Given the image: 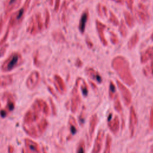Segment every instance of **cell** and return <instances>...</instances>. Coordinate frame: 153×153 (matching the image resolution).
<instances>
[{
    "label": "cell",
    "instance_id": "5bb4252c",
    "mask_svg": "<svg viewBox=\"0 0 153 153\" xmlns=\"http://www.w3.org/2000/svg\"><path fill=\"white\" fill-rule=\"evenodd\" d=\"M85 72H86L87 75L88 76H89V77L90 78H91L92 79L96 81V82H97L98 83H100V84L102 82V76L100 75V74L97 72H96L94 69L88 68V69H86Z\"/></svg>",
    "mask_w": 153,
    "mask_h": 153
},
{
    "label": "cell",
    "instance_id": "f546056e",
    "mask_svg": "<svg viewBox=\"0 0 153 153\" xmlns=\"http://www.w3.org/2000/svg\"><path fill=\"white\" fill-rule=\"evenodd\" d=\"M152 75H153V68H152Z\"/></svg>",
    "mask_w": 153,
    "mask_h": 153
},
{
    "label": "cell",
    "instance_id": "7c38bea8",
    "mask_svg": "<svg viewBox=\"0 0 153 153\" xmlns=\"http://www.w3.org/2000/svg\"><path fill=\"white\" fill-rule=\"evenodd\" d=\"M97 122H98V117L97 114H93L90 118L89 128H88V134H89V138H90V142L92 140L93 136L94 135Z\"/></svg>",
    "mask_w": 153,
    "mask_h": 153
},
{
    "label": "cell",
    "instance_id": "d4e9b609",
    "mask_svg": "<svg viewBox=\"0 0 153 153\" xmlns=\"http://www.w3.org/2000/svg\"><path fill=\"white\" fill-rule=\"evenodd\" d=\"M149 127L151 129H153V105L150 111L149 119Z\"/></svg>",
    "mask_w": 153,
    "mask_h": 153
},
{
    "label": "cell",
    "instance_id": "6da1fadb",
    "mask_svg": "<svg viewBox=\"0 0 153 153\" xmlns=\"http://www.w3.org/2000/svg\"><path fill=\"white\" fill-rule=\"evenodd\" d=\"M49 114L50 109L47 103L42 99H36L24 115L23 128L25 132L30 137H39L40 135L37 128L38 124Z\"/></svg>",
    "mask_w": 153,
    "mask_h": 153
},
{
    "label": "cell",
    "instance_id": "603a6c76",
    "mask_svg": "<svg viewBox=\"0 0 153 153\" xmlns=\"http://www.w3.org/2000/svg\"><path fill=\"white\" fill-rule=\"evenodd\" d=\"M81 91L82 93V94L86 97L88 94V85L86 83V82L83 80L82 81V83L81 84Z\"/></svg>",
    "mask_w": 153,
    "mask_h": 153
},
{
    "label": "cell",
    "instance_id": "44dd1931",
    "mask_svg": "<svg viewBox=\"0 0 153 153\" xmlns=\"http://www.w3.org/2000/svg\"><path fill=\"white\" fill-rule=\"evenodd\" d=\"M85 142L84 140L81 139L78 145L76 153H85Z\"/></svg>",
    "mask_w": 153,
    "mask_h": 153
},
{
    "label": "cell",
    "instance_id": "4fadbf2b",
    "mask_svg": "<svg viewBox=\"0 0 153 153\" xmlns=\"http://www.w3.org/2000/svg\"><path fill=\"white\" fill-rule=\"evenodd\" d=\"M54 84L56 89L61 94H63L64 92L66 91V87L65 83L62 78L59 75L56 74L54 76Z\"/></svg>",
    "mask_w": 153,
    "mask_h": 153
},
{
    "label": "cell",
    "instance_id": "83f0119b",
    "mask_svg": "<svg viewBox=\"0 0 153 153\" xmlns=\"http://www.w3.org/2000/svg\"><path fill=\"white\" fill-rule=\"evenodd\" d=\"M2 19L1 18V19H0V30H1V28H2Z\"/></svg>",
    "mask_w": 153,
    "mask_h": 153
},
{
    "label": "cell",
    "instance_id": "8fae6325",
    "mask_svg": "<svg viewBox=\"0 0 153 153\" xmlns=\"http://www.w3.org/2000/svg\"><path fill=\"white\" fill-rule=\"evenodd\" d=\"M105 136V131L100 129L99 130L96 137L94 140V146L91 151V153H99L101 151L103 138Z\"/></svg>",
    "mask_w": 153,
    "mask_h": 153
},
{
    "label": "cell",
    "instance_id": "9a60e30c",
    "mask_svg": "<svg viewBox=\"0 0 153 153\" xmlns=\"http://www.w3.org/2000/svg\"><path fill=\"white\" fill-rule=\"evenodd\" d=\"M13 82V76L11 75H3L0 76V87H5L11 85Z\"/></svg>",
    "mask_w": 153,
    "mask_h": 153
},
{
    "label": "cell",
    "instance_id": "9c48e42d",
    "mask_svg": "<svg viewBox=\"0 0 153 153\" xmlns=\"http://www.w3.org/2000/svg\"><path fill=\"white\" fill-rule=\"evenodd\" d=\"M108 126L112 133L116 134L120 129V120L118 117L115 115L112 118V114L108 117Z\"/></svg>",
    "mask_w": 153,
    "mask_h": 153
},
{
    "label": "cell",
    "instance_id": "7402d4cb",
    "mask_svg": "<svg viewBox=\"0 0 153 153\" xmlns=\"http://www.w3.org/2000/svg\"><path fill=\"white\" fill-rule=\"evenodd\" d=\"M87 16L86 14H84L81 17V19L80 21V25H79V29L81 32H83L84 30L85 24L87 21Z\"/></svg>",
    "mask_w": 153,
    "mask_h": 153
},
{
    "label": "cell",
    "instance_id": "d6986e66",
    "mask_svg": "<svg viewBox=\"0 0 153 153\" xmlns=\"http://www.w3.org/2000/svg\"><path fill=\"white\" fill-rule=\"evenodd\" d=\"M114 108L118 112H121L122 111V106L120 102V100L118 97V96L116 94V96L114 97Z\"/></svg>",
    "mask_w": 153,
    "mask_h": 153
},
{
    "label": "cell",
    "instance_id": "8992f818",
    "mask_svg": "<svg viewBox=\"0 0 153 153\" xmlns=\"http://www.w3.org/2000/svg\"><path fill=\"white\" fill-rule=\"evenodd\" d=\"M41 76L39 72L37 71H32L27 77L26 81L27 88L29 90L35 89L38 85Z\"/></svg>",
    "mask_w": 153,
    "mask_h": 153
},
{
    "label": "cell",
    "instance_id": "2e32d148",
    "mask_svg": "<svg viewBox=\"0 0 153 153\" xmlns=\"http://www.w3.org/2000/svg\"><path fill=\"white\" fill-rule=\"evenodd\" d=\"M69 129H70V132L72 134H75L78 130V125L77 123L74 118V117L72 115H71L69 118Z\"/></svg>",
    "mask_w": 153,
    "mask_h": 153
},
{
    "label": "cell",
    "instance_id": "f1b7e54d",
    "mask_svg": "<svg viewBox=\"0 0 153 153\" xmlns=\"http://www.w3.org/2000/svg\"><path fill=\"white\" fill-rule=\"evenodd\" d=\"M23 153H27V152H26V151H25V150H23Z\"/></svg>",
    "mask_w": 153,
    "mask_h": 153
},
{
    "label": "cell",
    "instance_id": "ba28073f",
    "mask_svg": "<svg viewBox=\"0 0 153 153\" xmlns=\"http://www.w3.org/2000/svg\"><path fill=\"white\" fill-rule=\"evenodd\" d=\"M137 124V117L134 108L132 106L130 109L129 115V131L130 137H133L134 133L135 127Z\"/></svg>",
    "mask_w": 153,
    "mask_h": 153
},
{
    "label": "cell",
    "instance_id": "e0dca14e",
    "mask_svg": "<svg viewBox=\"0 0 153 153\" xmlns=\"http://www.w3.org/2000/svg\"><path fill=\"white\" fill-rule=\"evenodd\" d=\"M111 145H112L111 136L109 134H108L106 139V143H105L103 153H111Z\"/></svg>",
    "mask_w": 153,
    "mask_h": 153
},
{
    "label": "cell",
    "instance_id": "277c9868",
    "mask_svg": "<svg viewBox=\"0 0 153 153\" xmlns=\"http://www.w3.org/2000/svg\"><path fill=\"white\" fill-rule=\"evenodd\" d=\"M23 63V59L22 55L17 52L13 53L2 63L1 70L4 72H8L19 67Z\"/></svg>",
    "mask_w": 153,
    "mask_h": 153
},
{
    "label": "cell",
    "instance_id": "5b68a950",
    "mask_svg": "<svg viewBox=\"0 0 153 153\" xmlns=\"http://www.w3.org/2000/svg\"><path fill=\"white\" fill-rule=\"evenodd\" d=\"M82 80L81 78H78L76 80L75 84L72 90L71 99V110L72 113L76 112L81 102L80 96L78 92V86L80 81Z\"/></svg>",
    "mask_w": 153,
    "mask_h": 153
},
{
    "label": "cell",
    "instance_id": "52a82bcc",
    "mask_svg": "<svg viewBox=\"0 0 153 153\" xmlns=\"http://www.w3.org/2000/svg\"><path fill=\"white\" fill-rule=\"evenodd\" d=\"M117 86L121 92L124 102L126 106L129 105L131 102V94L129 90L119 80H117Z\"/></svg>",
    "mask_w": 153,
    "mask_h": 153
},
{
    "label": "cell",
    "instance_id": "4316f807",
    "mask_svg": "<svg viewBox=\"0 0 153 153\" xmlns=\"http://www.w3.org/2000/svg\"><path fill=\"white\" fill-rule=\"evenodd\" d=\"M14 151V148L12 146L8 147V153H13Z\"/></svg>",
    "mask_w": 153,
    "mask_h": 153
},
{
    "label": "cell",
    "instance_id": "3957f363",
    "mask_svg": "<svg viewBox=\"0 0 153 153\" xmlns=\"http://www.w3.org/2000/svg\"><path fill=\"white\" fill-rule=\"evenodd\" d=\"M15 99L10 92H4L0 95V115L2 118L6 117L15 108Z\"/></svg>",
    "mask_w": 153,
    "mask_h": 153
},
{
    "label": "cell",
    "instance_id": "30bf717a",
    "mask_svg": "<svg viewBox=\"0 0 153 153\" xmlns=\"http://www.w3.org/2000/svg\"><path fill=\"white\" fill-rule=\"evenodd\" d=\"M25 145L27 153H42L39 144L29 138L25 139Z\"/></svg>",
    "mask_w": 153,
    "mask_h": 153
},
{
    "label": "cell",
    "instance_id": "7a4b0ae2",
    "mask_svg": "<svg viewBox=\"0 0 153 153\" xmlns=\"http://www.w3.org/2000/svg\"><path fill=\"white\" fill-rule=\"evenodd\" d=\"M112 66L120 79L125 84L129 86L134 84L135 79L132 76L128 65L126 60L122 58H117L114 60Z\"/></svg>",
    "mask_w": 153,
    "mask_h": 153
},
{
    "label": "cell",
    "instance_id": "ac0fdd59",
    "mask_svg": "<svg viewBox=\"0 0 153 153\" xmlns=\"http://www.w3.org/2000/svg\"><path fill=\"white\" fill-rule=\"evenodd\" d=\"M116 94V87L115 84L111 81L109 87V96L111 99H114Z\"/></svg>",
    "mask_w": 153,
    "mask_h": 153
},
{
    "label": "cell",
    "instance_id": "484cf974",
    "mask_svg": "<svg viewBox=\"0 0 153 153\" xmlns=\"http://www.w3.org/2000/svg\"><path fill=\"white\" fill-rule=\"evenodd\" d=\"M50 105H51V110H52V113L54 115H56V106L53 101V100L50 98Z\"/></svg>",
    "mask_w": 153,
    "mask_h": 153
},
{
    "label": "cell",
    "instance_id": "cb8c5ba5",
    "mask_svg": "<svg viewBox=\"0 0 153 153\" xmlns=\"http://www.w3.org/2000/svg\"><path fill=\"white\" fill-rule=\"evenodd\" d=\"M84 119H85V108L83 107L78 117L79 123L81 125V126H82L83 124L84 123Z\"/></svg>",
    "mask_w": 153,
    "mask_h": 153
},
{
    "label": "cell",
    "instance_id": "ffe728a7",
    "mask_svg": "<svg viewBox=\"0 0 153 153\" xmlns=\"http://www.w3.org/2000/svg\"><path fill=\"white\" fill-rule=\"evenodd\" d=\"M17 1L19 0H8L6 5L7 12H10L12 10V9L15 7V5L16 4Z\"/></svg>",
    "mask_w": 153,
    "mask_h": 153
}]
</instances>
